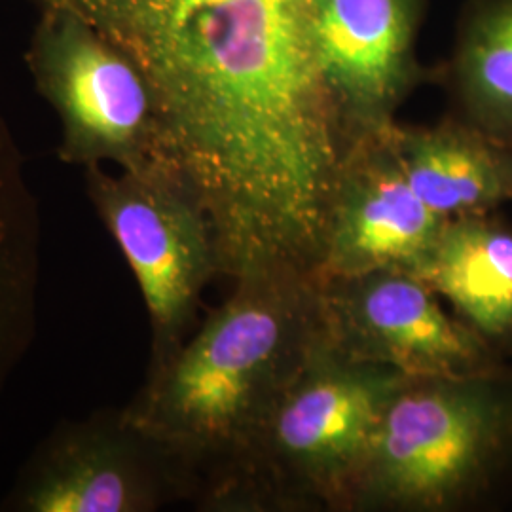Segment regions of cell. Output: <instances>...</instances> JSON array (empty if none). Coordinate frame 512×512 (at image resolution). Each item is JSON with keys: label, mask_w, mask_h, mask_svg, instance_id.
<instances>
[{"label": "cell", "mask_w": 512, "mask_h": 512, "mask_svg": "<svg viewBox=\"0 0 512 512\" xmlns=\"http://www.w3.org/2000/svg\"><path fill=\"white\" fill-rule=\"evenodd\" d=\"M321 329L355 361L389 366L408 378L478 374L480 334L442 310L420 275L378 270L315 281Z\"/></svg>", "instance_id": "cell-8"}, {"label": "cell", "mask_w": 512, "mask_h": 512, "mask_svg": "<svg viewBox=\"0 0 512 512\" xmlns=\"http://www.w3.org/2000/svg\"><path fill=\"white\" fill-rule=\"evenodd\" d=\"M509 427V404L482 372L408 378L385 408L349 507L446 511L486 475Z\"/></svg>", "instance_id": "cell-3"}, {"label": "cell", "mask_w": 512, "mask_h": 512, "mask_svg": "<svg viewBox=\"0 0 512 512\" xmlns=\"http://www.w3.org/2000/svg\"><path fill=\"white\" fill-rule=\"evenodd\" d=\"M454 73L471 126L512 147V0H484L459 38Z\"/></svg>", "instance_id": "cell-14"}, {"label": "cell", "mask_w": 512, "mask_h": 512, "mask_svg": "<svg viewBox=\"0 0 512 512\" xmlns=\"http://www.w3.org/2000/svg\"><path fill=\"white\" fill-rule=\"evenodd\" d=\"M38 10L25 65L59 120V160L82 171L167 167L154 95L139 65L74 12Z\"/></svg>", "instance_id": "cell-5"}, {"label": "cell", "mask_w": 512, "mask_h": 512, "mask_svg": "<svg viewBox=\"0 0 512 512\" xmlns=\"http://www.w3.org/2000/svg\"><path fill=\"white\" fill-rule=\"evenodd\" d=\"M319 330L313 279L236 281L200 329L152 357L122 414L177 465L192 497L239 505L275 403Z\"/></svg>", "instance_id": "cell-2"}, {"label": "cell", "mask_w": 512, "mask_h": 512, "mask_svg": "<svg viewBox=\"0 0 512 512\" xmlns=\"http://www.w3.org/2000/svg\"><path fill=\"white\" fill-rule=\"evenodd\" d=\"M18 139L0 112V399L37 336L44 234Z\"/></svg>", "instance_id": "cell-12"}, {"label": "cell", "mask_w": 512, "mask_h": 512, "mask_svg": "<svg viewBox=\"0 0 512 512\" xmlns=\"http://www.w3.org/2000/svg\"><path fill=\"white\" fill-rule=\"evenodd\" d=\"M414 192L442 219L480 217L512 200V147L475 126L389 129Z\"/></svg>", "instance_id": "cell-11"}, {"label": "cell", "mask_w": 512, "mask_h": 512, "mask_svg": "<svg viewBox=\"0 0 512 512\" xmlns=\"http://www.w3.org/2000/svg\"><path fill=\"white\" fill-rule=\"evenodd\" d=\"M421 279L480 336L512 332V234L480 217L448 220Z\"/></svg>", "instance_id": "cell-13"}, {"label": "cell", "mask_w": 512, "mask_h": 512, "mask_svg": "<svg viewBox=\"0 0 512 512\" xmlns=\"http://www.w3.org/2000/svg\"><path fill=\"white\" fill-rule=\"evenodd\" d=\"M99 219L120 247L147 306L152 357L188 338L205 287L220 275L211 222L167 167L84 169Z\"/></svg>", "instance_id": "cell-6"}, {"label": "cell", "mask_w": 512, "mask_h": 512, "mask_svg": "<svg viewBox=\"0 0 512 512\" xmlns=\"http://www.w3.org/2000/svg\"><path fill=\"white\" fill-rule=\"evenodd\" d=\"M423 0H311L317 63L353 143L395 124L418 80Z\"/></svg>", "instance_id": "cell-10"}, {"label": "cell", "mask_w": 512, "mask_h": 512, "mask_svg": "<svg viewBox=\"0 0 512 512\" xmlns=\"http://www.w3.org/2000/svg\"><path fill=\"white\" fill-rule=\"evenodd\" d=\"M192 497L162 448L122 410L67 421L27 461L4 511L150 512Z\"/></svg>", "instance_id": "cell-7"}, {"label": "cell", "mask_w": 512, "mask_h": 512, "mask_svg": "<svg viewBox=\"0 0 512 512\" xmlns=\"http://www.w3.org/2000/svg\"><path fill=\"white\" fill-rule=\"evenodd\" d=\"M389 129L359 137L348 148L313 281L378 270L420 275L433 253L448 220L408 183Z\"/></svg>", "instance_id": "cell-9"}, {"label": "cell", "mask_w": 512, "mask_h": 512, "mask_svg": "<svg viewBox=\"0 0 512 512\" xmlns=\"http://www.w3.org/2000/svg\"><path fill=\"white\" fill-rule=\"evenodd\" d=\"M90 21L139 65L165 165L202 203L220 275L313 277L351 147L311 0H27Z\"/></svg>", "instance_id": "cell-1"}, {"label": "cell", "mask_w": 512, "mask_h": 512, "mask_svg": "<svg viewBox=\"0 0 512 512\" xmlns=\"http://www.w3.org/2000/svg\"><path fill=\"white\" fill-rule=\"evenodd\" d=\"M408 376L355 361L323 329L275 403L239 505L260 492L348 505L385 408Z\"/></svg>", "instance_id": "cell-4"}]
</instances>
